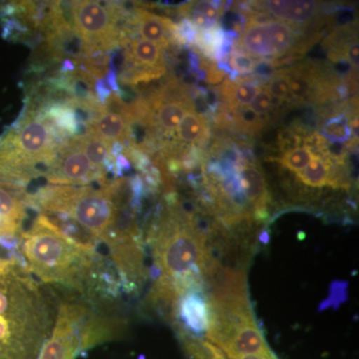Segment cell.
I'll list each match as a JSON object with an SVG mask.
<instances>
[{
	"instance_id": "obj_29",
	"label": "cell",
	"mask_w": 359,
	"mask_h": 359,
	"mask_svg": "<svg viewBox=\"0 0 359 359\" xmlns=\"http://www.w3.org/2000/svg\"><path fill=\"white\" fill-rule=\"evenodd\" d=\"M351 132L354 134V136H356V138H358V117L353 118V121L351 122Z\"/></svg>"
},
{
	"instance_id": "obj_8",
	"label": "cell",
	"mask_w": 359,
	"mask_h": 359,
	"mask_svg": "<svg viewBox=\"0 0 359 359\" xmlns=\"http://www.w3.org/2000/svg\"><path fill=\"white\" fill-rule=\"evenodd\" d=\"M238 183L250 204L254 205V218L257 221L268 219L269 196L264 174L255 164L238 168Z\"/></svg>"
},
{
	"instance_id": "obj_23",
	"label": "cell",
	"mask_w": 359,
	"mask_h": 359,
	"mask_svg": "<svg viewBox=\"0 0 359 359\" xmlns=\"http://www.w3.org/2000/svg\"><path fill=\"white\" fill-rule=\"evenodd\" d=\"M330 297L327 301L321 302L320 306V311L327 309L330 306H334L335 309L339 308L341 302H344L347 299V283L339 282V280H335L330 285Z\"/></svg>"
},
{
	"instance_id": "obj_2",
	"label": "cell",
	"mask_w": 359,
	"mask_h": 359,
	"mask_svg": "<svg viewBox=\"0 0 359 359\" xmlns=\"http://www.w3.org/2000/svg\"><path fill=\"white\" fill-rule=\"evenodd\" d=\"M156 266L172 280L189 273L202 276L205 264L211 259L207 235L201 230L195 215L186 214L179 200L167 205L158 223L149 233Z\"/></svg>"
},
{
	"instance_id": "obj_17",
	"label": "cell",
	"mask_w": 359,
	"mask_h": 359,
	"mask_svg": "<svg viewBox=\"0 0 359 359\" xmlns=\"http://www.w3.org/2000/svg\"><path fill=\"white\" fill-rule=\"evenodd\" d=\"M78 139H79L82 150L88 158L92 166L104 173V163L110 156V143L91 132H88L84 136L78 137Z\"/></svg>"
},
{
	"instance_id": "obj_28",
	"label": "cell",
	"mask_w": 359,
	"mask_h": 359,
	"mask_svg": "<svg viewBox=\"0 0 359 359\" xmlns=\"http://www.w3.org/2000/svg\"><path fill=\"white\" fill-rule=\"evenodd\" d=\"M273 356H275V354L273 351H269L268 353L250 354V355L241 356L237 359H271Z\"/></svg>"
},
{
	"instance_id": "obj_9",
	"label": "cell",
	"mask_w": 359,
	"mask_h": 359,
	"mask_svg": "<svg viewBox=\"0 0 359 359\" xmlns=\"http://www.w3.org/2000/svg\"><path fill=\"white\" fill-rule=\"evenodd\" d=\"M219 348L230 359L271 351L257 323H249L235 330Z\"/></svg>"
},
{
	"instance_id": "obj_11",
	"label": "cell",
	"mask_w": 359,
	"mask_h": 359,
	"mask_svg": "<svg viewBox=\"0 0 359 359\" xmlns=\"http://www.w3.org/2000/svg\"><path fill=\"white\" fill-rule=\"evenodd\" d=\"M124 323L120 318L99 316L88 313L80 327V351L113 339L123 332Z\"/></svg>"
},
{
	"instance_id": "obj_16",
	"label": "cell",
	"mask_w": 359,
	"mask_h": 359,
	"mask_svg": "<svg viewBox=\"0 0 359 359\" xmlns=\"http://www.w3.org/2000/svg\"><path fill=\"white\" fill-rule=\"evenodd\" d=\"M178 141L181 145L194 146L195 144H204L209 139L210 131L205 116L189 111L177 128Z\"/></svg>"
},
{
	"instance_id": "obj_31",
	"label": "cell",
	"mask_w": 359,
	"mask_h": 359,
	"mask_svg": "<svg viewBox=\"0 0 359 359\" xmlns=\"http://www.w3.org/2000/svg\"><path fill=\"white\" fill-rule=\"evenodd\" d=\"M271 359H278V358H276V356L275 355V356H273V358H271Z\"/></svg>"
},
{
	"instance_id": "obj_4",
	"label": "cell",
	"mask_w": 359,
	"mask_h": 359,
	"mask_svg": "<svg viewBox=\"0 0 359 359\" xmlns=\"http://www.w3.org/2000/svg\"><path fill=\"white\" fill-rule=\"evenodd\" d=\"M297 34L292 26L278 20H269L263 25H247L244 32L233 43V48L247 51L256 57L280 58L294 53Z\"/></svg>"
},
{
	"instance_id": "obj_10",
	"label": "cell",
	"mask_w": 359,
	"mask_h": 359,
	"mask_svg": "<svg viewBox=\"0 0 359 359\" xmlns=\"http://www.w3.org/2000/svg\"><path fill=\"white\" fill-rule=\"evenodd\" d=\"M25 193L0 185V236H11L20 230L26 218Z\"/></svg>"
},
{
	"instance_id": "obj_7",
	"label": "cell",
	"mask_w": 359,
	"mask_h": 359,
	"mask_svg": "<svg viewBox=\"0 0 359 359\" xmlns=\"http://www.w3.org/2000/svg\"><path fill=\"white\" fill-rule=\"evenodd\" d=\"M177 316L180 323L185 325L180 328L181 332L186 330L190 334H205L209 328L211 311L204 292L202 290H194L181 295L177 304L174 320H176Z\"/></svg>"
},
{
	"instance_id": "obj_19",
	"label": "cell",
	"mask_w": 359,
	"mask_h": 359,
	"mask_svg": "<svg viewBox=\"0 0 359 359\" xmlns=\"http://www.w3.org/2000/svg\"><path fill=\"white\" fill-rule=\"evenodd\" d=\"M321 136L332 143L348 141L351 137V130L347 116L339 114L328 119L321 129Z\"/></svg>"
},
{
	"instance_id": "obj_22",
	"label": "cell",
	"mask_w": 359,
	"mask_h": 359,
	"mask_svg": "<svg viewBox=\"0 0 359 359\" xmlns=\"http://www.w3.org/2000/svg\"><path fill=\"white\" fill-rule=\"evenodd\" d=\"M229 65L231 70L237 71L238 74H250L255 69L257 60L252 57L245 52L233 49L230 56H229Z\"/></svg>"
},
{
	"instance_id": "obj_18",
	"label": "cell",
	"mask_w": 359,
	"mask_h": 359,
	"mask_svg": "<svg viewBox=\"0 0 359 359\" xmlns=\"http://www.w3.org/2000/svg\"><path fill=\"white\" fill-rule=\"evenodd\" d=\"M332 163L318 156H313L308 166L297 173V178L306 185L313 188H321L327 185L328 172Z\"/></svg>"
},
{
	"instance_id": "obj_20",
	"label": "cell",
	"mask_w": 359,
	"mask_h": 359,
	"mask_svg": "<svg viewBox=\"0 0 359 359\" xmlns=\"http://www.w3.org/2000/svg\"><path fill=\"white\" fill-rule=\"evenodd\" d=\"M313 158V153H311L309 149L306 147H297L285 151L282 157L276 160H278L283 167L289 169L290 171L294 172V173H299L304 168L308 166Z\"/></svg>"
},
{
	"instance_id": "obj_24",
	"label": "cell",
	"mask_w": 359,
	"mask_h": 359,
	"mask_svg": "<svg viewBox=\"0 0 359 359\" xmlns=\"http://www.w3.org/2000/svg\"><path fill=\"white\" fill-rule=\"evenodd\" d=\"M255 114L266 115L269 111L273 109V97L269 95L268 90L262 89V91L256 97L254 100L248 106Z\"/></svg>"
},
{
	"instance_id": "obj_13",
	"label": "cell",
	"mask_w": 359,
	"mask_h": 359,
	"mask_svg": "<svg viewBox=\"0 0 359 359\" xmlns=\"http://www.w3.org/2000/svg\"><path fill=\"white\" fill-rule=\"evenodd\" d=\"M122 48L137 67L143 69H167L164 52L159 45L136 37Z\"/></svg>"
},
{
	"instance_id": "obj_12",
	"label": "cell",
	"mask_w": 359,
	"mask_h": 359,
	"mask_svg": "<svg viewBox=\"0 0 359 359\" xmlns=\"http://www.w3.org/2000/svg\"><path fill=\"white\" fill-rule=\"evenodd\" d=\"M252 6H261L278 18L292 23H306L318 13V2L311 0H269L252 2Z\"/></svg>"
},
{
	"instance_id": "obj_30",
	"label": "cell",
	"mask_w": 359,
	"mask_h": 359,
	"mask_svg": "<svg viewBox=\"0 0 359 359\" xmlns=\"http://www.w3.org/2000/svg\"><path fill=\"white\" fill-rule=\"evenodd\" d=\"M259 242L263 243L264 245H268L269 242V233L268 231H263L259 236Z\"/></svg>"
},
{
	"instance_id": "obj_3",
	"label": "cell",
	"mask_w": 359,
	"mask_h": 359,
	"mask_svg": "<svg viewBox=\"0 0 359 359\" xmlns=\"http://www.w3.org/2000/svg\"><path fill=\"white\" fill-rule=\"evenodd\" d=\"M70 9L73 29L86 45L85 57L119 47L117 18L107 4L92 0L71 1Z\"/></svg>"
},
{
	"instance_id": "obj_27",
	"label": "cell",
	"mask_w": 359,
	"mask_h": 359,
	"mask_svg": "<svg viewBox=\"0 0 359 359\" xmlns=\"http://www.w3.org/2000/svg\"><path fill=\"white\" fill-rule=\"evenodd\" d=\"M11 337V327L8 320L0 316V344H7Z\"/></svg>"
},
{
	"instance_id": "obj_25",
	"label": "cell",
	"mask_w": 359,
	"mask_h": 359,
	"mask_svg": "<svg viewBox=\"0 0 359 359\" xmlns=\"http://www.w3.org/2000/svg\"><path fill=\"white\" fill-rule=\"evenodd\" d=\"M94 90H95L97 99H98L99 102L102 104V105L105 104L107 99L109 98L111 94H112V91H111L109 87L106 84L105 78L97 80Z\"/></svg>"
},
{
	"instance_id": "obj_1",
	"label": "cell",
	"mask_w": 359,
	"mask_h": 359,
	"mask_svg": "<svg viewBox=\"0 0 359 359\" xmlns=\"http://www.w3.org/2000/svg\"><path fill=\"white\" fill-rule=\"evenodd\" d=\"M22 238L23 254L35 275L45 283L81 289L93 268L94 249L66 237L41 212Z\"/></svg>"
},
{
	"instance_id": "obj_6",
	"label": "cell",
	"mask_w": 359,
	"mask_h": 359,
	"mask_svg": "<svg viewBox=\"0 0 359 359\" xmlns=\"http://www.w3.org/2000/svg\"><path fill=\"white\" fill-rule=\"evenodd\" d=\"M126 23L134 26L136 32L141 35L142 39L159 45L161 48L168 49L174 44V32L176 23L165 18L149 13L146 9L135 8Z\"/></svg>"
},
{
	"instance_id": "obj_14",
	"label": "cell",
	"mask_w": 359,
	"mask_h": 359,
	"mask_svg": "<svg viewBox=\"0 0 359 359\" xmlns=\"http://www.w3.org/2000/svg\"><path fill=\"white\" fill-rule=\"evenodd\" d=\"M88 132L98 135L108 143L118 141L124 145L128 141V127L124 118L108 112L105 108L90 125Z\"/></svg>"
},
{
	"instance_id": "obj_21",
	"label": "cell",
	"mask_w": 359,
	"mask_h": 359,
	"mask_svg": "<svg viewBox=\"0 0 359 359\" xmlns=\"http://www.w3.org/2000/svg\"><path fill=\"white\" fill-rule=\"evenodd\" d=\"M266 90L269 95L278 101L290 100L289 70L287 68L276 70L275 74L269 80Z\"/></svg>"
},
{
	"instance_id": "obj_15",
	"label": "cell",
	"mask_w": 359,
	"mask_h": 359,
	"mask_svg": "<svg viewBox=\"0 0 359 359\" xmlns=\"http://www.w3.org/2000/svg\"><path fill=\"white\" fill-rule=\"evenodd\" d=\"M195 110L194 102L170 103L161 106L156 112L155 122L161 140H171L184 116Z\"/></svg>"
},
{
	"instance_id": "obj_26",
	"label": "cell",
	"mask_w": 359,
	"mask_h": 359,
	"mask_svg": "<svg viewBox=\"0 0 359 359\" xmlns=\"http://www.w3.org/2000/svg\"><path fill=\"white\" fill-rule=\"evenodd\" d=\"M132 170V164L128 158L124 154L118 156L115 159L116 176L122 178L123 175L130 173Z\"/></svg>"
},
{
	"instance_id": "obj_5",
	"label": "cell",
	"mask_w": 359,
	"mask_h": 359,
	"mask_svg": "<svg viewBox=\"0 0 359 359\" xmlns=\"http://www.w3.org/2000/svg\"><path fill=\"white\" fill-rule=\"evenodd\" d=\"M44 179L52 184L67 186H87L94 182L104 185L109 183L103 172L92 166L78 137H73L59 149L55 162Z\"/></svg>"
}]
</instances>
